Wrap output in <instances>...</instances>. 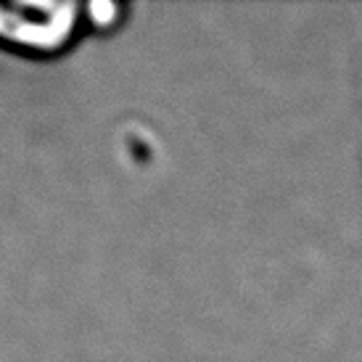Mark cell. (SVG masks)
<instances>
[{
    "label": "cell",
    "mask_w": 362,
    "mask_h": 362,
    "mask_svg": "<svg viewBox=\"0 0 362 362\" xmlns=\"http://www.w3.org/2000/svg\"><path fill=\"white\" fill-rule=\"evenodd\" d=\"M77 3H0V45L32 56L64 51L80 30Z\"/></svg>",
    "instance_id": "obj_1"
}]
</instances>
